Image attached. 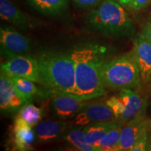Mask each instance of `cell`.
<instances>
[{"label":"cell","instance_id":"cell-5","mask_svg":"<svg viewBox=\"0 0 151 151\" xmlns=\"http://www.w3.org/2000/svg\"><path fill=\"white\" fill-rule=\"evenodd\" d=\"M1 73L9 77H21L42 84L39 62L27 55L16 56L2 62Z\"/></svg>","mask_w":151,"mask_h":151},{"label":"cell","instance_id":"cell-21","mask_svg":"<svg viewBox=\"0 0 151 151\" xmlns=\"http://www.w3.org/2000/svg\"><path fill=\"white\" fill-rule=\"evenodd\" d=\"M17 116L34 128L42 120L43 112L40 108L29 103L24 105L17 113Z\"/></svg>","mask_w":151,"mask_h":151},{"label":"cell","instance_id":"cell-7","mask_svg":"<svg viewBox=\"0 0 151 151\" xmlns=\"http://www.w3.org/2000/svg\"><path fill=\"white\" fill-rule=\"evenodd\" d=\"M28 104L17 92L10 77L1 73L0 76V109L2 114L18 113L24 105Z\"/></svg>","mask_w":151,"mask_h":151},{"label":"cell","instance_id":"cell-15","mask_svg":"<svg viewBox=\"0 0 151 151\" xmlns=\"http://www.w3.org/2000/svg\"><path fill=\"white\" fill-rule=\"evenodd\" d=\"M0 16L2 20L22 29L32 25L27 16L11 0H0Z\"/></svg>","mask_w":151,"mask_h":151},{"label":"cell","instance_id":"cell-11","mask_svg":"<svg viewBox=\"0 0 151 151\" xmlns=\"http://www.w3.org/2000/svg\"><path fill=\"white\" fill-rule=\"evenodd\" d=\"M132 51L140 70L141 81L148 83L151 80V44L141 33L134 39Z\"/></svg>","mask_w":151,"mask_h":151},{"label":"cell","instance_id":"cell-17","mask_svg":"<svg viewBox=\"0 0 151 151\" xmlns=\"http://www.w3.org/2000/svg\"><path fill=\"white\" fill-rule=\"evenodd\" d=\"M35 10L47 16H55L67 10L68 0H28Z\"/></svg>","mask_w":151,"mask_h":151},{"label":"cell","instance_id":"cell-28","mask_svg":"<svg viewBox=\"0 0 151 151\" xmlns=\"http://www.w3.org/2000/svg\"><path fill=\"white\" fill-rule=\"evenodd\" d=\"M146 150L151 151V134L148 137V141H147Z\"/></svg>","mask_w":151,"mask_h":151},{"label":"cell","instance_id":"cell-14","mask_svg":"<svg viewBox=\"0 0 151 151\" xmlns=\"http://www.w3.org/2000/svg\"><path fill=\"white\" fill-rule=\"evenodd\" d=\"M14 143L18 150H31L36 135L35 130L23 119L16 116L14 124Z\"/></svg>","mask_w":151,"mask_h":151},{"label":"cell","instance_id":"cell-19","mask_svg":"<svg viewBox=\"0 0 151 151\" xmlns=\"http://www.w3.org/2000/svg\"><path fill=\"white\" fill-rule=\"evenodd\" d=\"M15 89L28 104L31 103L35 95L39 93L35 82L21 77H10Z\"/></svg>","mask_w":151,"mask_h":151},{"label":"cell","instance_id":"cell-25","mask_svg":"<svg viewBox=\"0 0 151 151\" xmlns=\"http://www.w3.org/2000/svg\"><path fill=\"white\" fill-rule=\"evenodd\" d=\"M150 1L151 0H132L128 8L134 11H139L146 8Z\"/></svg>","mask_w":151,"mask_h":151},{"label":"cell","instance_id":"cell-10","mask_svg":"<svg viewBox=\"0 0 151 151\" xmlns=\"http://www.w3.org/2000/svg\"><path fill=\"white\" fill-rule=\"evenodd\" d=\"M148 122L146 112H144L126 122L122 126L120 133L119 150L132 151L138 137L148 129Z\"/></svg>","mask_w":151,"mask_h":151},{"label":"cell","instance_id":"cell-20","mask_svg":"<svg viewBox=\"0 0 151 151\" xmlns=\"http://www.w3.org/2000/svg\"><path fill=\"white\" fill-rule=\"evenodd\" d=\"M124 124L118 121L114 127L107 132L101 141L99 151H117L119 150L120 133Z\"/></svg>","mask_w":151,"mask_h":151},{"label":"cell","instance_id":"cell-29","mask_svg":"<svg viewBox=\"0 0 151 151\" xmlns=\"http://www.w3.org/2000/svg\"><path fill=\"white\" fill-rule=\"evenodd\" d=\"M148 130H150V131H151V119H150V120H148Z\"/></svg>","mask_w":151,"mask_h":151},{"label":"cell","instance_id":"cell-26","mask_svg":"<svg viewBox=\"0 0 151 151\" xmlns=\"http://www.w3.org/2000/svg\"><path fill=\"white\" fill-rule=\"evenodd\" d=\"M141 34H142V35L144 37L145 39H146L151 44V20H149V21L143 26Z\"/></svg>","mask_w":151,"mask_h":151},{"label":"cell","instance_id":"cell-8","mask_svg":"<svg viewBox=\"0 0 151 151\" xmlns=\"http://www.w3.org/2000/svg\"><path fill=\"white\" fill-rule=\"evenodd\" d=\"M104 121H118L113 110L106 101L88 103L75 116V124L77 126H86L93 122Z\"/></svg>","mask_w":151,"mask_h":151},{"label":"cell","instance_id":"cell-12","mask_svg":"<svg viewBox=\"0 0 151 151\" xmlns=\"http://www.w3.org/2000/svg\"><path fill=\"white\" fill-rule=\"evenodd\" d=\"M118 97L124 105V110L119 122L124 124L132 118L146 112L147 102L139 92L132 89L120 90Z\"/></svg>","mask_w":151,"mask_h":151},{"label":"cell","instance_id":"cell-9","mask_svg":"<svg viewBox=\"0 0 151 151\" xmlns=\"http://www.w3.org/2000/svg\"><path fill=\"white\" fill-rule=\"evenodd\" d=\"M51 107L57 118L65 120L75 116L88 102L74 96L65 94H50Z\"/></svg>","mask_w":151,"mask_h":151},{"label":"cell","instance_id":"cell-4","mask_svg":"<svg viewBox=\"0 0 151 151\" xmlns=\"http://www.w3.org/2000/svg\"><path fill=\"white\" fill-rule=\"evenodd\" d=\"M102 78L106 88L132 89L140 83L141 75L133 51L104 62Z\"/></svg>","mask_w":151,"mask_h":151},{"label":"cell","instance_id":"cell-18","mask_svg":"<svg viewBox=\"0 0 151 151\" xmlns=\"http://www.w3.org/2000/svg\"><path fill=\"white\" fill-rule=\"evenodd\" d=\"M64 137L69 144L73 146L77 150L82 151H96L95 148L86 141L84 126H78L69 130Z\"/></svg>","mask_w":151,"mask_h":151},{"label":"cell","instance_id":"cell-27","mask_svg":"<svg viewBox=\"0 0 151 151\" xmlns=\"http://www.w3.org/2000/svg\"><path fill=\"white\" fill-rule=\"evenodd\" d=\"M119 4H120L124 7H129L132 0H116Z\"/></svg>","mask_w":151,"mask_h":151},{"label":"cell","instance_id":"cell-2","mask_svg":"<svg viewBox=\"0 0 151 151\" xmlns=\"http://www.w3.org/2000/svg\"><path fill=\"white\" fill-rule=\"evenodd\" d=\"M37 60L42 84L48 93L76 97L75 68L70 53L43 52L39 55Z\"/></svg>","mask_w":151,"mask_h":151},{"label":"cell","instance_id":"cell-3","mask_svg":"<svg viewBox=\"0 0 151 151\" xmlns=\"http://www.w3.org/2000/svg\"><path fill=\"white\" fill-rule=\"evenodd\" d=\"M90 27L106 37H130L134 24L123 6L116 0H102L87 16Z\"/></svg>","mask_w":151,"mask_h":151},{"label":"cell","instance_id":"cell-6","mask_svg":"<svg viewBox=\"0 0 151 151\" xmlns=\"http://www.w3.org/2000/svg\"><path fill=\"white\" fill-rule=\"evenodd\" d=\"M0 47L1 58L6 60L27 55L32 49V42L28 38L9 27H1Z\"/></svg>","mask_w":151,"mask_h":151},{"label":"cell","instance_id":"cell-1","mask_svg":"<svg viewBox=\"0 0 151 151\" xmlns=\"http://www.w3.org/2000/svg\"><path fill=\"white\" fill-rule=\"evenodd\" d=\"M75 68L76 97L83 100L98 98L107 90L102 78L103 52L96 46H84L70 52Z\"/></svg>","mask_w":151,"mask_h":151},{"label":"cell","instance_id":"cell-13","mask_svg":"<svg viewBox=\"0 0 151 151\" xmlns=\"http://www.w3.org/2000/svg\"><path fill=\"white\" fill-rule=\"evenodd\" d=\"M68 124L64 120H41L34 128L36 138L39 143H50L65 137Z\"/></svg>","mask_w":151,"mask_h":151},{"label":"cell","instance_id":"cell-16","mask_svg":"<svg viewBox=\"0 0 151 151\" xmlns=\"http://www.w3.org/2000/svg\"><path fill=\"white\" fill-rule=\"evenodd\" d=\"M117 122L118 121L97 122L84 126L86 141L95 148L96 151H99L101 139Z\"/></svg>","mask_w":151,"mask_h":151},{"label":"cell","instance_id":"cell-24","mask_svg":"<svg viewBox=\"0 0 151 151\" xmlns=\"http://www.w3.org/2000/svg\"><path fill=\"white\" fill-rule=\"evenodd\" d=\"M76 6L81 9L94 8L102 0H72Z\"/></svg>","mask_w":151,"mask_h":151},{"label":"cell","instance_id":"cell-23","mask_svg":"<svg viewBox=\"0 0 151 151\" xmlns=\"http://www.w3.org/2000/svg\"><path fill=\"white\" fill-rule=\"evenodd\" d=\"M148 129L144 130L141 134L138 137L134 144L132 151H145L146 150L147 141H148Z\"/></svg>","mask_w":151,"mask_h":151},{"label":"cell","instance_id":"cell-22","mask_svg":"<svg viewBox=\"0 0 151 151\" xmlns=\"http://www.w3.org/2000/svg\"><path fill=\"white\" fill-rule=\"evenodd\" d=\"M106 103L109 105L114 113L118 121L120 120L124 110V105L120 98L118 96H113L106 100Z\"/></svg>","mask_w":151,"mask_h":151}]
</instances>
